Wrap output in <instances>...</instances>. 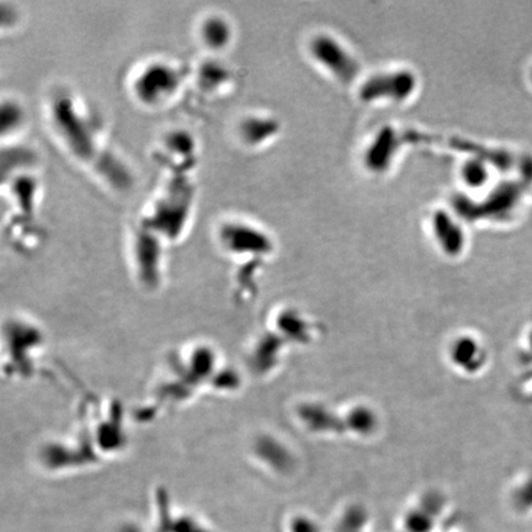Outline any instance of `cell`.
I'll return each mask as SVG.
<instances>
[{
  "instance_id": "277c9868",
  "label": "cell",
  "mask_w": 532,
  "mask_h": 532,
  "mask_svg": "<svg viewBox=\"0 0 532 532\" xmlns=\"http://www.w3.org/2000/svg\"><path fill=\"white\" fill-rule=\"evenodd\" d=\"M435 227L438 230L439 238L445 243L454 244L461 241V232L459 226L455 225L450 216L446 214H439L435 217Z\"/></svg>"
},
{
  "instance_id": "3957f363",
  "label": "cell",
  "mask_w": 532,
  "mask_h": 532,
  "mask_svg": "<svg viewBox=\"0 0 532 532\" xmlns=\"http://www.w3.org/2000/svg\"><path fill=\"white\" fill-rule=\"evenodd\" d=\"M393 142H395V137H393L392 130L386 129L381 133V136L377 138V141L371 146V151L369 156H367L371 167H375V169H383V164L386 166L391 159Z\"/></svg>"
},
{
  "instance_id": "6da1fadb",
  "label": "cell",
  "mask_w": 532,
  "mask_h": 532,
  "mask_svg": "<svg viewBox=\"0 0 532 532\" xmlns=\"http://www.w3.org/2000/svg\"><path fill=\"white\" fill-rule=\"evenodd\" d=\"M313 56L340 81L349 82L359 72L358 63L338 41L329 36H318L311 45Z\"/></svg>"
},
{
  "instance_id": "5b68a950",
  "label": "cell",
  "mask_w": 532,
  "mask_h": 532,
  "mask_svg": "<svg viewBox=\"0 0 532 532\" xmlns=\"http://www.w3.org/2000/svg\"><path fill=\"white\" fill-rule=\"evenodd\" d=\"M482 168L476 163H468L465 168H462V179L466 180V183L471 185H478L482 183L484 178Z\"/></svg>"
},
{
  "instance_id": "7a4b0ae2",
  "label": "cell",
  "mask_w": 532,
  "mask_h": 532,
  "mask_svg": "<svg viewBox=\"0 0 532 532\" xmlns=\"http://www.w3.org/2000/svg\"><path fill=\"white\" fill-rule=\"evenodd\" d=\"M416 88V78L409 72L381 74L371 78L361 89L364 100L390 98L391 100H406Z\"/></svg>"
}]
</instances>
